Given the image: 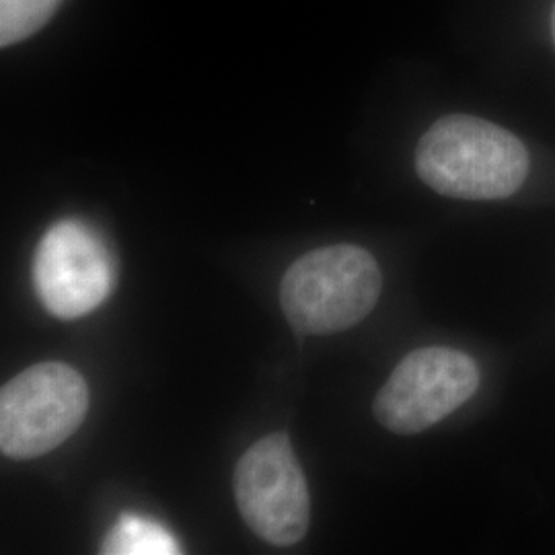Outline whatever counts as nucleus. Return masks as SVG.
Here are the masks:
<instances>
[{
  "mask_svg": "<svg viewBox=\"0 0 555 555\" xmlns=\"http://www.w3.org/2000/svg\"><path fill=\"white\" fill-rule=\"evenodd\" d=\"M479 387L476 360L455 348H417L380 387L373 412L383 428L417 435L451 416Z\"/></svg>",
  "mask_w": 555,
  "mask_h": 555,
  "instance_id": "39448f33",
  "label": "nucleus"
},
{
  "mask_svg": "<svg viewBox=\"0 0 555 555\" xmlns=\"http://www.w3.org/2000/svg\"><path fill=\"white\" fill-rule=\"evenodd\" d=\"M62 0H0V46L31 38L52 20Z\"/></svg>",
  "mask_w": 555,
  "mask_h": 555,
  "instance_id": "6e6552de",
  "label": "nucleus"
},
{
  "mask_svg": "<svg viewBox=\"0 0 555 555\" xmlns=\"http://www.w3.org/2000/svg\"><path fill=\"white\" fill-rule=\"evenodd\" d=\"M114 261L98 231L80 220H60L41 237L34 282L41 305L60 319L95 311L114 288Z\"/></svg>",
  "mask_w": 555,
  "mask_h": 555,
  "instance_id": "423d86ee",
  "label": "nucleus"
},
{
  "mask_svg": "<svg viewBox=\"0 0 555 555\" xmlns=\"http://www.w3.org/2000/svg\"><path fill=\"white\" fill-rule=\"evenodd\" d=\"M552 27H554V38H555V7H554V17H552Z\"/></svg>",
  "mask_w": 555,
  "mask_h": 555,
  "instance_id": "1a4fd4ad",
  "label": "nucleus"
},
{
  "mask_svg": "<svg viewBox=\"0 0 555 555\" xmlns=\"http://www.w3.org/2000/svg\"><path fill=\"white\" fill-rule=\"evenodd\" d=\"M416 171L449 198L502 199L527 179L529 153L496 124L456 114L437 119L420 139Z\"/></svg>",
  "mask_w": 555,
  "mask_h": 555,
  "instance_id": "f257e3e1",
  "label": "nucleus"
},
{
  "mask_svg": "<svg viewBox=\"0 0 555 555\" xmlns=\"http://www.w3.org/2000/svg\"><path fill=\"white\" fill-rule=\"evenodd\" d=\"M107 555H176L181 554L178 539L160 522L140 515H121L101 543Z\"/></svg>",
  "mask_w": 555,
  "mask_h": 555,
  "instance_id": "0eeeda50",
  "label": "nucleus"
},
{
  "mask_svg": "<svg viewBox=\"0 0 555 555\" xmlns=\"http://www.w3.org/2000/svg\"><path fill=\"white\" fill-rule=\"evenodd\" d=\"M380 288L377 259L341 243L298 258L282 278L280 305L298 334L332 336L369 318Z\"/></svg>",
  "mask_w": 555,
  "mask_h": 555,
  "instance_id": "f03ea898",
  "label": "nucleus"
},
{
  "mask_svg": "<svg viewBox=\"0 0 555 555\" xmlns=\"http://www.w3.org/2000/svg\"><path fill=\"white\" fill-rule=\"evenodd\" d=\"M233 490L238 515L266 543L297 545L307 535L311 498L302 467L286 435H268L237 461Z\"/></svg>",
  "mask_w": 555,
  "mask_h": 555,
  "instance_id": "20e7f679",
  "label": "nucleus"
},
{
  "mask_svg": "<svg viewBox=\"0 0 555 555\" xmlns=\"http://www.w3.org/2000/svg\"><path fill=\"white\" fill-rule=\"evenodd\" d=\"M89 387L77 369L41 362L0 389V451L17 461L52 453L80 428Z\"/></svg>",
  "mask_w": 555,
  "mask_h": 555,
  "instance_id": "7ed1b4c3",
  "label": "nucleus"
}]
</instances>
